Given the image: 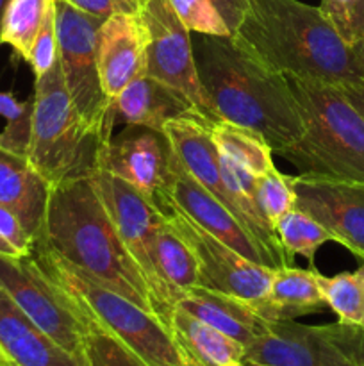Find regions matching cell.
Here are the masks:
<instances>
[{
	"label": "cell",
	"instance_id": "1",
	"mask_svg": "<svg viewBox=\"0 0 364 366\" xmlns=\"http://www.w3.org/2000/svg\"><path fill=\"white\" fill-rule=\"evenodd\" d=\"M193 54L218 120L257 131L277 154L303 138L305 125L285 75L256 59L232 36L196 34Z\"/></svg>",
	"mask_w": 364,
	"mask_h": 366
},
{
	"label": "cell",
	"instance_id": "2",
	"mask_svg": "<svg viewBox=\"0 0 364 366\" xmlns=\"http://www.w3.org/2000/svg\"><path fill=\"white\" fill-rule=\"evenodd\" d=\"M34 247L56 254L113 292L157 315L148 282L121 242L91 175L50 188L41 234Z\"/></svg>",
	"mask_w": 364,
	"mask_h": 366
},
{
	"label": "cell",
	"instance_id": "3",
	"mask_svg": "<svg viewBox=\"0 0 364 366\" xmlns=\"http://www.w3.org/2000/svg\"><path fill=\"white\" fill-rule=\"evenodd\" d=\"M232 39L285 77L334 86L364 82L353 46L339 36L320 6L300 0H248Z\"/></svg>",
	"mask_w": 364,
	"mask_h": 366
},
{
	"label": "cell",
	"instance_id": "4",
	"mask_svg": "<svg viewBox=\"0 0 364 366\" xmlns=\"http://www.w3.org/2000/svg\"><path fill=\"white\" fill-rule=\"evenodd\" d=\"M300 106L305 134L280 154L302 174L364 182V117L341 89L288 77Z\"/></svg>",
	"mask_w": 364,
	"mask_h": 366
},
{
	"label": "cell",
	"instance_id": "5",
	"mask_svg": "<svg viewBox=\"0 0 364 366\" xmlns=\"http://www.w3.org/2000/svg\"><path fill=\"white\" fill-rule=\"evenodd\" d=\"M102 145L75 109L57 59L45 75L36 77L27 159L50 186H56L91 175Z\"/></svg>",
	"mask_w": 364,
	"mask_h": 366
},
{
	"label": "cell",
	"instance_id": "6",
	"mask_svg": "<svg viewBox=\"0 0 364 366\" xmlns=\"http://www.w3.org/2000/svg\"><path fill=\"white\" fill-rule=\"evenodd\" d=\"M32 257L57 286L82 304L100 325L138 354L146 365L186 366L170 329L157 315L143 310L49 250L34 247Z\"/></svg>",
	"mask_w": 364,
	"mask_h": 366
},
{
	"label": "cell",
	"instance_id": "7",
	"mask_svg": "<svg viewBox=\"0 0 364 366\" xmlns=\"http://www.w3.org/2000/svg\"><path fill=\"white\" fill-rule=\"evenodd\" d=\"M54 7L57 59L64 86L86 127L106 143L113 136L116 118L98 74L96 43L103 20L75 9L64 0H54Z\"/></svg>",
	"mask_w": 364,
	"mask_h": 366
},
{
	"label": "cell",
	"instance_id": "8",
	"mask_svg": "<svg viewBox=\"0 0 364 366\" xmlns=\"http://www.w3.org/2000/svg\"><path fill=\"white\" fill-rule=\"evenodd\" d=\"M0 286L14 304L63 349L82 360L86 311L31 256H0Z\"/></svg>",
	"mask_w": 364,
	"mask_h": 366
},
{
	"label": "cell",
	"instance_id": "9",
	"mask_svg": "<svg viewBox=\"0 0 364 366\" xmlns=\"http://www.w3.org/2000/svg\"><path fill=\"white\" fill-rule=\"evenodd\" d=\"M91 177L109 209L121 242L148 282L150 292L156 300L157 317L168 325L175 307V299L159 279L152 261L153 238L166 217L152 199L132 188L128 182L103 170H95Z\"/></svg>",
	"mask_w": 364,
	"mask_h": 366
},
{
	"label": "cell",
	"instance_id": "10",
	"mask_svg": "<svg viewBox=\"0 0 364 366\" xmlns=\"http://www.w3.org/2000/svg\"><path fill=\"white\" fill-rule=\"evenodd\" d=\"M138 14L148 34L146 75L184 93L211 124L218 122L196 71L191 32L177 16L170 0H146Z\"/></svg>",
	"mask_w": 364,
	"mask_h": 366
},
{
	"label": "cell",
	"instance_id": "11",
	"mask_svg": "<svg viewBox=\"0 0 364 366\" xmlns=\"http://www.w3.org/2000/svg\"><path fill=\"white\" fill-rule=\"evenodd\" d=\"M163 213L195 254L196 286L238 297L252 306L266 297L273 268L241 256L175 207H164Z\"/></svg>",
	"mask_w": 364,
	"mask_h": 366
},
{
	"label": "cell",
	"instance_id": "12",
	"mask_svg": "<svg viewBox=\"0 0 364 366\" xmlns=\"http://www.w3.org/2000/svg\"><path fill=\"white\" fill-rule=\"evenodd\" d=\"M295 207L313 217L332 242L364 257V182L325 175L300 174L291 177Z\"/></svg>",
	"mask_w": 364,
	"mask_h": 366
},
{
	"label": "cell",
	"instance_id": "13",
	"mask_svg": "<svg viewBox=\"0 0 364 366\" xmlns=\"http://www.w3.org/2000/svg\"><path fill=\"white\" fill-rule=\"evenodd\" d=\"M171 147L163 132L128 125V131L111 136L98 152L96 170H103L141 192L159 206L170 177Z\"/></svg>",
	"mask_w": 364,
	"mask_h": 366
},
{
	"label": "cell",
	"instance_id": "14",
	"mask_svg": "<svg viewBox=\"0 0 364 366\" xmlns=\"http://www.w3.org/2000/svg\"><path fill=\"white\" fill-rule=\"evenodd\" d=\"M164 207H175L182 211L195 224H198L203 231L213 234L225 245L234 249L241 256L256 261V263L268 264L263 249L257 245L256 239L246 232V229L239 224L238 218L231 213L227 206L220 202L209 189L203 188L181 163L175 152L171 150L170 159V177H168L166 193L161 204V211Z\"/></svg>",
	"mask_w": 364,
	"mask_h": 366
},
{
	"label": "cell",
	"instance_id": "15",
	"mask_svg": "<svg viewBox=\"0 0 364 366\" xmlns=\"http://www.w3.org/2000/svg\"><path fill=\"white\" fill-rule=\"evenodd\" d=\"M243 361L252 366H355L321 325L296 320L270 322L268 331L245 347Z\"/></svg>",
	"mask_w": 364,
	"mask_h": 366
},
{
	"label": "cell",
	"instance_id": "16",
	"mask_svg": "<svg viewBox=\"0 0 364 366\" xmlns=\"http://www.w3.org/2000/svg\"><path fill=\"white\" fill-rule=\"evenodd\" d=\"M148 34L138 13H114L100 25L96 57L102 88L111 100L146 75Z\"/></svg>",
	"mask_w": 364,
	"mask_h": 366
},
{
	"label": "cell",
	"instance_id": "17",
	"mask_svg": "<svg viewBox=\"0 0 364 366\" xmlns=\"http://www.w3.org/2000/svg\"><path fill=\"white\" fill-rule=\"evenodd\" d=\"M111 107L116 120L157 132H163L164 125L175 118H203L184 93L148 75L134 79L121 89L111 100Z\"/></svg>",
	"mask_w": 364,
	"mask_h": 366
},
{
	"label": "cell",
	"instance_id": "18",
	"mask_svg": "<svg viewBox=\"0 0 364 366\" xmlns=\"http://www.w3.org/2000/svg\"><path fill=\"white\" fill-rule=\"evenodd\" d=\"M0 347L16 366H86L41 331L0 286Z\"/></svg>",
	"mask_w": 364,
	"mask_h": 366
},
{
	"label": "cell",
	"instance_id": "19",
	"mask_svg": "<svg viewBox=\"0 0 364 366\" xmlns=\"http://www.w3.org/2000/svg\"><path fill=\"white\" fill-rule=\"evenodd\" d=\"M50 188L27 157L0 147V206L20 218L34 243L41 234Z\"/></svg>",
	"mask_w": 364,
	"mask_h": 366
},
{
	"label": "cell",
	"instance_id": "20",
	"mask_svg": "<svg viewBox=\"0 0 364 366\" xmlns=\"http://www.w3.org/2000/svg\"><path fill=\"white\" fill-rule=\"evenodd\" d=\"M175 307L188 311L211 327L231 336L243 347H248L270 327V322L261 317L252 304L202 286H193L184 292Z\"/></svg>",
	"mask_w": 364,
	"mask_h": 366
},
{
	"label": "cell",
	"instance_id": "21",
	"mask_svg": "<svg viewBox=\"0 0 364 366\" xmlns=\"http://www.w3.org/2000/svg\"><path fill=\"white\" fill-rule=\"evenodd\" d=\"M168 329L186 366H232L245 356L241 343L181 307H173Z\"/></svg>",
	"mask_w": 364,
	"mask_h": 366
},
{
	"label": "cell",
	"instance_id": "22",
	"mask_svg": "<svg viewBox=\"0 0 364 366\" xmlns=\"http://www.w3.org/2000/svg\"><path fill=\"white\" fill-rule=\"evenodd\" d=\"M316 270L282 267L273 270V279L266 297L253 304V310L268 322L296 320L298 317L323 310V293Z\"/></svg>",
	"mask_w": 364,
	"mask_h": 366
},
{
	"label": "cell",
	"instance_id": "23",
	"mask_svg": "<svg viewBox=\"0 0 364 366\" xmlns=\"http://www.w3.org/2000/svg\"><path fill=\"white\" fill-rule=\"evenodd\" d=\"M152 261L159 279L175 299V304L184 292L196 286L198 268L195 254L168 220H164L156 232Z\"/></svg>",
	"mask_w": 364,
	"mask_h": 366
},
{
	"label": "cell",
	"instance_id": "24",
	"mask_svg": "<svg viewBox=\"0 0 364 366\" xmlns=\"http://www.w3.org/2000/svg\"><path fill=\"white\" fill-rule=\"evenodd\" d=\"M211 138L221 156L232 159L256 177L277 168L273 163V149L257 131L218 120L211 124Z\"/></svg>",
	"mask_w": 364,
	"mask_h": 366
},
{
	"label": "cell",
	"instance_id": "25",
	"mask_svg": "<svg viewBox=\"0 0 364 366\" xmlns=\"http://www.w3.org/2000/svg\"><path fill=\"white\" fill-rule=\"evenodd\" d=\"M52 7L54 0H11L0 31L2 45H9L18 56L27 61L32 43Z\"/></svg>",
	"mask_w": 364,
	"mask_h": 366
},
{
	"label": "cell",
	"instance_id": "26",
	"mask_svg": "<svg viewBox=\"0 0 364 366\" xmlns=\"http://www.w3.org/2000/svg\"><path fill=\"white\" fill-rule=\"evenodd\" d=\"M275 234L289 256L295 257L298 254L309 259L310 264L314 263L318 249L327 242H332L330 234L313 217L296 207L275 225Z\"/></svg>",
	"mask_w": 364,
	"mask_h": 366
},
{
	"label": "cell",
	"instance_id": "27",
	"mask_svg": "<svg viewBox=\"0 0 364 366\" xmlns=\"http://www.w3.org/2000/svg\"><path fill=\"white\" fill-rule=\"evenodd\" d=\"M84 311L88 324L82 343V360L86 366H148L138 354L100 325L86 307Z\"/></svg>",
	"mask_w": 364,
	"mask_h": 366
},
{
	"label": "cell",
	"instance_id": "28",
	"mask_svg": "<svg viewBox=\"0 0 364 366\" xmlns=\"http://www.w3.org/2000/svg\"><path fill=\"white\" fill-rule=\"evenodd\" d=\"M325 304L338 315L339 322L363 325L364 277L359 272H343L334 277L320 275Z\"/></svg>",
	"mask_w": 364,
	"mask_h": 366
},
{
	"label": "cell",
	"instance_id": "29",
	"mask_svg": "<svg viewBox=\"0 0 364 366\" xmlns=\"http://www.w3.org/2000/svg\"><path fill=\"white\" fill-rule=\"evenodd\" d=\"M0 117L7 120L6 129L0 132V147L27 157L31 139L32 99L18 100L13 93L0 92Z\"/></svg>",
	"mask_w": 364,
	"mask_h": 366
},
{
	"label": "cell",
	"instance_id": "30",
	"mask_svg": "<svg viewBox=\"0 0 364 366\" xmlns=\"http://www.w3.org/2000/svg\"><path fill=\"white\" fill-rule=\"evenodd\" d=\"M257 184V200L263 209L264 217L270 222L271 227L282 220V217L295 209V189L289 175L280 174L275 170L256 177Z\"/></svg>",
	"mask_w": 364,
	"mask_h": 366
},
{
	"label": "cell",
	"instance_id": "31",
	"mask_svg": "<svg viewBox=\"0 0 364 366\" xmlns=\"http://www.w3.org/2000/svg\"><path fill=\"white\" fill-rule=\"evenodd\" d=\"M170 4L189 32L207 36H232L211 0H170Z\"/></svg>",
	"mask_w": 364,
	"mask_h": 366
},
{
	"label": "cell",
	"instance_id": "32",
	"mask_svg": "<svg viewBox=\"0 0 364 366\" xmlns=\"http://www.w3.org/2000/svg\"><path fill=\"white\" fill-rule=\"evenodd\" d=\"M321 11L348 45L364 36V0H321Z\"/></svg>",
	"mask_w": 364,
	"mask_h": 366
},
{
	"label": "cell",
	"instance_id": "33",
	"mask_svg": "<svg viewBox=\"0 0 364 366\" xmlns=\"http://www.w3.org/2000/svg\"><path fill=\"white\" fill-rule=\"evenodd\" d=\"M57 61V32H56V7L50 9L41 31L32 43L27 63L31 64L34 77H41Z\"/></svg>",
	"mask_w": 364,
	"mask_h": 366
},
{
	"label": "cell",
	"instance_id": "34",
	"mask_svg": "<svg viewBox=\"0 0 364 366\" xmlns=\"http://www.w3.org/2000/svg\"><path fill=\"white\" fill-rule=\"evenodd\" d=\"M321 329L353 365L364 366V325L338 320L335 324L321 325Z\"/></svg>",
	"mask_w": 364,
	"mask_h": 366
},
{
	"label": "cell",
	"instance_id": "35",
	"mask_svg": "<svg viewBox=\"0 0 364 366\" xmlns=\"http://www.w3.org/2000/svg\"><path fill=\"white\" fill-rule=\"evenodd\" d=\"M0 238L20 257L31 256L34 249V239L25 231L20 218L4 206H0Z\"/></svg>",
	"mask_w": 364,
	"mask_h": 366
},
{
	"label": "cell",
	"instance_id": "36",
	"mask_svg": "<svg viewBox=\"0 0 364 366\" xmlns=\"http://www.w3.org/2000/svg\"><path fill=\"white\" fill-rule=\"evenodd\" d=\"M75 9L107 20L114 13H138L127 0H64Z\"/></svg>",
	"mask_w": 364,
	"mask_h": 366
},
{
	"label": "cell",
	"instance_id": "37",
	"mask_svg": "<svg viewBox=\"0 0 364 366\" xmlns=\"http://www.w3.org/2000/svg\"><path fill=\"white\" fill-rule=\"evenodd\" d=\"M214 7L218 9V13L221 14V18L227 24L231 34H234V31L238 29V25L241 24L243 16L246 13V7H248V0H211Z\"/></svg>",
	"mask_w": 364,
	"mask_h": 366
},
{
	"label": "cell",
	"instance_id": "38",
	"mask_svg": "<svg viewBox=\"0 0 364 366\" xmlns=\"http://www.w3.org/2000/svg\"><path fill=\"white\" fill-rule=\"evenodd\" d=\"M343 95L348 99V102L359 111L364 117V82H355V84H341L338 86Z\"/></svg>",
	"mask_w": 364,
	"mask_h": 366
},
{
	"label": "cell",
	"instance_id": "39",
	"mask_svg": "<svg viewBox=\"0 0 364 366\" xmlns=\"http://www.w3.org/2000/svg\"><path fill=\"white\" fill-rule=\"evenodd\" d=\"M352 46H353V52H355L357 59H359L360 66H363V70H364V36L355 43V45H352Z\"/></svg>",
	"mask_w": 364,
	"mask_h": 366
},
{
	"label": "cell",
	"instance_id": "40",
	"mask_svg": "<svg viewBox=\"0 0 364 366\" xmlns=\"http://www.w3.org/2000/svg\"><path fill=\"white\" fill-rule=\"evenodd\" d=\"M0 256H11V257H20L2 238H0Z\"/></svg>",
	"mask_w": 364,
	"mask_h": 366
},
{
	"label": "cell",
	"instance_id": "41",
	"mask_svg": "<svg viewBox=\"0 0 364 366\" xmlns=\"http://www.w3.org/2000/svg\"><path fill=\"white\" fill-rule=\"evenodd\" d=\"M11 0H0V31H2V20H4V14H6V9L7 6H9ZM0 45H2V41H0Z\"/></svg>",
	"mask_w": 364,
	"mask_h": 366
},
{
	"label": "cell",
	"instance_id": "42",
	"mask_svg": "<svg viewBox=\"0 0 364 366\" xmlns=\"http://www.w3.org/2000/svg\"><path fill=\"white\" fill-rule=\"evenodd\" d=\"M0 366H16L13 363V361L9 360V356H7L6 352L2 350V347H0Z\"/></svg>",
	"mask_w": 364,
	"mask_h": 366
},
{
	"label": "cell",
	"instance_id": "43",
	"mask_svg": "<svg viewBox=\"0 0 364 366\" xmlns=\"http://www.w3.org/2000/svg\"><path fill=\"white\" fill-rule=\"evenodd\" d=\"M127 2H128V4H131V6H132V7H134V9H136V11H138V9H139V7H141V6H143V4H145V2H146V0H127Z\"/></svg>",
	"mask_w": 364,
	"mask_h": 366
},
{
	"label": "cell",
	"instance_id": "44",
	"mask_svg": "<svg viewBox=\"0 0 364 366\" xmlns=\"http://www.w3.org/2000/svg\"><path fill=\"white\" fill-rule=\"evenodd\" d=\"M357 272H359V274H360V275H363V277H364V257H363V263H360L359 270H357Z\"/></svg>",
	"mask_w": 364,
	"mask_h": 366
},
{
	"label": "cell",
	"instance_id": "45",
	"mask_svg": "<svg viewBox=\"0 0 364 366\" xmlns=\"http://www.w3.org/2000/svg\"><path fill=\"white\" fill-rule=\"evenodd\" d=\"M232 366H252V365L245 363V361H239V363H236V365H232Z\"/></svg>",
	"mask_w": 364,
	"mask_h": 366
},
{
	"label": "cell",
	"instance_id": "46",
	"mask_svg": "<svg viewBox=\"0 0 364 366\" xmlns=\"http://www.w3.org/2000/svg\"><path fill=\"white\" fill-rule=\"evenodd\" d=\"M363 325H364V313H363Z\"/></svg>",
	"mask_w": 364,
	"mask_h": 366
}]
</instances>
